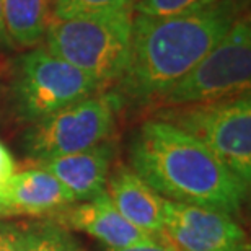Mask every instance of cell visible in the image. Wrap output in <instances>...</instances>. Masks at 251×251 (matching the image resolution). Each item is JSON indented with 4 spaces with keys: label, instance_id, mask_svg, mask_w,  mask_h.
Returning <instances> with one entry per match:
<instances>
[{
    "label": "cell",
    "instance_id": "1",
    "mask_svg": "<svg viewBox=\"0 0 251 251\" xmlns=\"http://www.w3.org/2000/svg\"><path fill=\"white\" fill-rule=\"evenodd\" d=\"M240 17L237 0H220L198 12L132 18L129 61L119 88L121 100L153 104L220 43Z\"/></svg>",
    "mask_w": 251,
    "mask_h": 251
},
{
    "label": "cell",
    "instance_id": "2",
    "mask_svg": "<svg viewBox=\"0 0 251 251\" xmlns=\"http://www.w3.org/2000/svg\"><path fill=\"white\" fill-rule=\"evenodd\" d=\"M129 158L130 170L165 201L235 215L248 198L250 186L222 160L162 119L137 129Z\"/></svg>",
    "mask_w": 251,
    "mask_h": 251
},
{
    "label": "cell",
    "instance_id": "3",
    "mask_svg": "<svg viewBox=\"0 0 251 251\" xmlns=\"http://www.w3.org/2000/svg\"><path fill=\"white\" fill-rule=\"evenodd\" d=\"M46 49L82 72L97 78L101 87L123 77L132 39L129 10L70 20H52L46 28Z\"/></svg>",
    "mask_w": 251,
    "mask_h": 251
},
{
    "label": "cell",
    "instance_id": "4",
    "mask_svg": "<svg viewBox=\"0 0 251 251\" xmlns=\"http://www.w3.org/2000/svg\"><path fill=\"white\" fill-rule=\"evenodd\" d=\"M250 83L251 26L250 18L240 15L220 43L155 104L181 108L225 101L250 95Z\"/></svg>",
    "mask_w": 251,
    "mask_h": 251
},
{
    "label": "cell",
    "instance_id": "5",
    "mask_svg": "<svg viewBox=\"0 0 251 251\" xmlns=\"http://www.w3.org/2000/svg\"><path fill=\"white\" fill-rule=\"evenodd\" d=\"M101 83L75 65L54 56L46 48H34L15 64L12 95L15 111L34 124L51 114L97 95Z\"/></svg>",
    "mask_w": 251,
    "mask_h": 251
},
{
    "label": "cell",
    "instance_id": "6",
    "mask_svg": "<svg viewBox=\"0 0 251 251\" xmlns=\"http://www.w3.org/2000/svg\"><path fill=\"white\" fill-rule=\"evenodd\" d=\"M162 121L176 126L205 145L245 184L251 183V98L250 95L207 104L170 108Z\"/></svg>",
    "mask_w": 251,
    "mask_h": 251
},
{
    "label": "cell",
    "instance_id": "7",
    "mask_svg": "<svg viewBox=\"0 0 251 251\" xmlns=\"http://www.w3.org/2000/svg\"><path fill=\"white\" fill-rule=\"evenodd\" d=\"M119 104L116 95H92L31 124L23 135L28 158L39 165L104 142L113 132Z\"/></svg>",
    "mask_w": 251,
    "mask_h": 251
},
{
    "label": "cell",
    "instance_id": "8",
    "mask_svg": "<svg viewBox=\"0 0 251 251\" xmlns=\"http://www.w3.org/2000/svg\"><path fill=\"white\" fill-rule=\"evenodd\" d=\"M160 242L176 251H250L245 230L219 210L165 201Z\"/></svg>",
    "mask_w": 251,
    "mask_h": 251
},
{
    "label": "cell",
    "instance_id": "9",
    "mask_svg": "<svg viewBox=\"0 0 251 251\" xmlns=\"http://www.w3.org/2000/svg\"><path fill=\"white\" fill-rule=\"evenodd\" d=\"M59 222L78 232H83L106 245L109 251L124 250L137 245L160 242L152 235L142 232L114 207L106 189L97 198L82 204L69 205L59 212Z\"/></svg>",
    "mask_w": 251,
    "mask_h": 251
},
{
    "label": "cell",
    "instance_id": "10",
    "mask_svg": "<svg viewBox=\"0 0 251 251\" xmlns=\"http://www.w3.org/2000/svg\"><path fill=\"white\" fill-rule=\"evenodd\" d=\"M106 194L130 224L160 240L165 224V199L139 178L130 167L119 165L109 173Z\"/></svg>",
    "mask_w": 251,
    "mask_h": 251
},
{
    "label": "cell",
    "instance_id": "11",
    "mask_svg": "<svg viewBox=\"0 0 251 251\" xmlns=\"http://www.w3.org/2000/svg\"><path fill=\"white\" fill-rule=\"evenodd\" d=\"M113 157V144L104 140L92 149L39 163V167L52 173L74 196L75 202H85L106 189Z\"/></svg>",
    "mask_w": 251,
    "mask_h": 251
},
{
    "label": "cell",
    "instance_id": "12",
    "mask_svg": "<svg viewBox=\"0 0 251 251\" xmlns=\"http://www.w3.org/2000/svg\"><path fill=\"white\" fill-rule=\"evenodd\" d=\"M0 191L18 215L61 212L75 204L67 188L39 165L15 173Z\"/></svg>",
    "mask_w": 251,
    "mask_h": 251
},
{
    "label": "cell",
    "instance_id": "13",
    "mask_svg": "<svg viewBox=\"0 0 251 251\" xmlns=\"http://www.w3.org/2000/svg\"><path fill=\"white\" fill-rule=\"evenodd\" d=\"M7 38L20 48H34L46 34L49 0H2Z\"/></svg>",
    "mask_w": 251,
    "mask_h": 251
},
{
    "label": "cell",
    "instance_id": "14",
    "mask_svg": "<svg viewBox=\"0 0 251 251\" xmlns=\"http://www.w3.org/2000/svg\"><path fill=\"white\" fill-rule=\"evenodd\" d=\"M25 251H78L72 237L62 227L39 222L25 227Z\"/></svg>",
    "mask_w": 251,
    "mask_h": 251
},
{
    "label": "cell",
    "instance_id": "15",
    "mask_svg": "<svg viewBox=\"0 0 251 251\" xmlns=\"http://www.w3.org/2000/svg\"><path fill=\"white\" fill-rule=\"evenodd\" d=\"M129 0H54L52 20H70L129 10Z\"/></svg>",
    "mask_w": 251,
    "mask_h": 251
},
{
    "label": "cell",
    "instance_id": "16",
    "mask_svg": "<svg viewBox=\"0 0 251 251\" xmlns=\"http://www.w3.org/2000/svg\"><path fill=\"white\" fill-rule=\"evenodd\" d=\"M220 0H135L134 10L145 17H173L198 12Z\"/></svg>",
    "mask_w": 251,
    "mask_h": 251
},
{
    "label": "cell",
    "instance_id": "17",
    "mask_svg": "<svg viewBox=\"0 0 251 251\" xmlns=\"http://www.w3.org/2000/svg\"><path fill=\"white\" fill-rule=\"evenodd\" d=\"M0 251H25V227L0 220Z\"/></svg>",
    "mask_w": 251,
    "mask_h": 251
},
{
    "label": "cell",
    "instance_id": "18",
    "mask_svg": "<svg viewBox=\"0 0 251 251\" xmlns=\"http://www.w3.org/2000/svg\"><path fill=\"white\" fill-rule=\"evenodd\" d=\"M17 173V163L10 150L0 142V189L8 183V179Z\"/></svg>",
    "mask_w": 251,
    "mask_h": 251
},
{
    "label": "cell",
    "instance_id": "19",
    "mask_svg": "<svg viewBox=\"0 0 251 251\" xmlns=\"http://www.w3.org/2000/svg\"><path fill=\"white\" fill-rule=\"evenodd\" d=\"M116 251H176L175 248L168 247L162 242H152V243H145V245H137V247H130L124 250H116Z\"/></svg>",
    "mask_w": 251,
    "mask_h": 251
},
{
    "label": "cell",
    "instance_id": "20",
    "mask_svg": "<svg viewBox=\"0 0 251 251\" xmlns=\"http://www.w3.org/2000/svg\"><path fill=\"white\" fill-rule=\"evenodd\" d=\"M13 215H18V214L15 212L13 207L8 204V201L5 199V196L2 194V191H0V220H2V219H8V217H13Z\"/></svg>",
    "mask_w": 251,
    "mask_h": 251
},
{
    "label": "cell",
    "instance_id": "21",
    "mask_svg": "<svg viewBox=\"0 0 251 251\" xmlns=\"http://www.w3.org/2000/svg\"><path fill=\"white\" fill-rule=\"evenodd\" d=\"M7 39V34H5V28H3V18H2V0H0V43Z\"/></svg>",
    "mask_w": 251,
    "mask_h": 251
},
{
    "label": "cell",
    "instance_id": "22",
    "mask_svg": "<svg viewBox=\"0 0 251 251\" xmlns=\"http://www.w3.org/2000/svg\"><path fill=\"white\" fill-rule=\"evenodd\" d=\"M129 2H130V5H132V3L135 2V0H129Z\"/></svg>",
    "mask_w": 251,
    "mask_h": 251
}]
</instances>
